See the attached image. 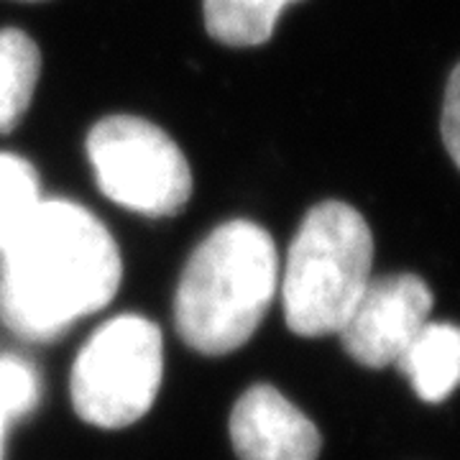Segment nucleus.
Returning a JSON list of instances; mask_svg holds the SVG:
<instances>
[{"mask_svg": "<svg viewBox=\"0 0 460 460\" xmlns=\"http://www.w3.org/2000/svg\"><path fill=\"white\" fill-rule=\"evenodd\" d=\"M394 366L422 402L440 404L460 386V328L428 320Z\"/></svg>", "mask_w": 460, "mask_h": 460, "instance_id": "nucleus-8", "label": "nucleus"}, {"mask_svg": "<svg viewBox=\"0 0 460 460\" xmlns=\"http://www.w3.org/2000/svg\"><path fill=\"white\" fill-rule=\"evenodd\" d=\"M374 235L356 208L325 199L302 217L281 277V305L292 332H341L371 281Z\"/></svg>", "mask_w": 460, "mask_h": 460, "instance_id": "nucleus-3", "label": "nucleus"}, {"mask_svg": "<svg viewBox=\"0 0 460 460\" xmlns=\"http://www.w3.org/2000/svg\"><path fill=\"white\" fill-rule=\"evenodd\" d=\"M18 3H44V0H18Z\"/></svg>", "mask_w": 460, "mask_h": 460, "instance_id": "nucleus-15", "label": "nucleus"}, {"mask_svg": "<svg viewBox=\"0 0 460 460\" xmlns=\"http://www.w3.org/2000/svg\"><path fill=\"white\" fill-rule=\"evenodd\" d=\"M41 75V51L29 33L0 29V136L16 131Z\"/></svg>", "mask_w": 460, "mask_h": 460, "instance_id": "nucleus-9", "label": "nucleus"}, {"mask_svg": "<svg viewBox=\"0 0 460 460\" xmlns=\"http://www.w3.org/2000/svg\"><path fill=\"white\" fill-rule=\"evenodd\" d=\"M120 277V251L95 215L69 199H41L0 251V317L26 341H54L111 305Z\"/></svg>", "mask_w": 460, "mask_h": 460, "instance_id": "nucleus-1", "label": "nucleus"}, {"mask_svg": "<svg viewBox=\"0 0 460 460\" xmlns=\"http://www.w3.org/2000/svg\"><path fill=\"white\" fill-rule=\"evenodd\" d=\"M299 0H205V29L217 44L248 49L266 44L279 23L281 11Z\"/></svg>", "mask_w": 460, "mask_h": 460, "instance_id": "nucleus-10", "label": "nucleus"}, {"mask_svg": "<svg viewBox=\"0 0 460 460\" xmlns=\"http://www.w3.org/2000/svg\"><path fill=\"white\" fill-rule=\"evenodd\" d=\"M41 205L39 174L31 162L18 154H0V251Z\"/></svg>", "mask_w": 460, "mask_h": 460, "instance_id": "nucleus-11", "label": "nucleus"}, {"mask_svg": "<svg viewBox=\"0 0 460 460\" xmlns=\"http://www.w3.org/2000/svg\"><path fill=\"white\" fill-rule=\"evenodd\" d=\"M432 292L417 274L371 277L341 328L345 353L366 368L399 361L432 313Z\"/></svg>", "mask_w": 460, "mask_h": 460, "instance_id": "nucleus-6", "label": "nucleus"}, {"mask_svg": "<svg viewBox=\"0 0 460 460\" xmlns=\"http://www.w3.org/2000/svg\"><path fill=\"white\" fill-rule=\"evenodd\" d=\"M440 136L445 151L460 172V62L453 66L443 95V113H440Z\"/></svg>", "mask_w": 460, "mask_h": 460, "instance_id": "nucleus-13", "label": "nucleus"}, {"mask_svg": "<svg viewBox=\"0 0 460 460\" xmlns=\"http://www.w3.org/2000/svg\"><path fill=\"white\" fill-rule=\"evenodd\" d=\"M100 192L146 217L180 215L192 198V172L177 141L138 115H108L87 133Z\"/></svg>", "mask_w": 460, "mask_h": 460, "instance_id": "nucleus-5", "label": "nucleus"}, {"mask_svg": "<svg viewBox=\"0 0 460 460\" xmlns=\"http://www.w3.org/2000/svg\"><path fill=\"white\" fill-rule=\"evenodd\" d=\"M5 425H8V422L0 417V460H3V438H5Z\"/></svg>", "mask_w": 460, "mask_h": 460, "instance_id": "nucleus-14", "label": "nucleus"}, {"mask_svg": "<svg viewBox=\"0 0 460 460\" xmlns=\"http://www.w3.org/2000/svg\"><path fill=\"white\" fill-rule=\"evenodd\" d=\"M279 289V253L259 223L228 220L184 263L174 320L202 356H228L259 330Z\"/></svg>", "mask_w": 460, "mask_h": 460, "instance_id": "nucleus-2", "label": "nucleus"}, {"mask_svg": "<svg viewBox=\"0 0 460 460\" xmlns=\"http://www.w3.org/2000/svg\"><path fill=\"white\" fill-rule=\"evenodd\" d=\"M164 376V338L141 314H118L100 325L77 353L69 396L87 425L123 429L156 402Z\"/></svg>", "mask_w": 460, "mask_h": 460, "instance_id": "nucleus-4", "label": "nucleus"}, {"mask_svg": "<svg viewBox=\"0 0 460 460\" xmlns=\"http://www.w3.org/2000/svg\"><path fill=\"white\" fill-rule=\"evenodd\" d=\"M39 402V376L16 356H0V417L16 422Z\"/></svg>", "mask_w": 460, "mask_h": 460, "instance_id": "nucleus-12", "label": "nucleus"}, {"mask_svg": "<svg viewBox=\"0 0 460 460\" xmlns=\"http://www.w3.org/2000/svg\"><path fill=\"white\" fill-rule=\"evenodd\" d=\"M228 429L238 460H317L323 447L313 420L266 384L235 402Z\"/></svg>", "mask_w": 460, "mask_h": 460, "instance_id": "nucleus-7", "label": "nucleus"}]
</instances>
